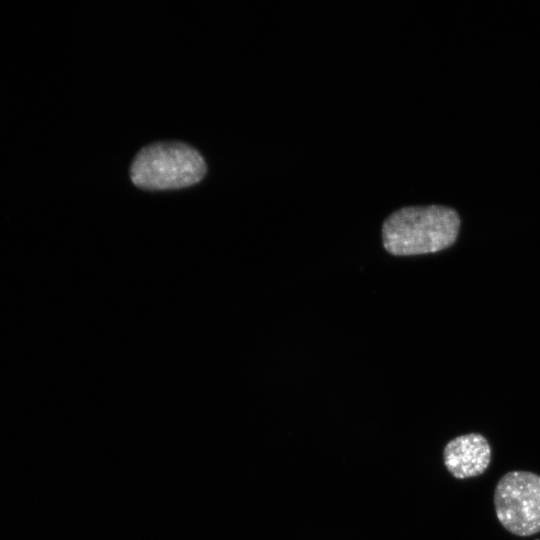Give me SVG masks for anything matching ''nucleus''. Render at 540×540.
<instances>
[{"instance_id":"nucleus-3","label":"nucleus","mask_w":540,"mask_h":540,"mask_svg":"<svg viewBox=\"0 0 540 540\" xmlns=\"http://www.w3.org/2000/svg\"><path fill=\"white\" fill-rule=\"evenodd\" d=\"M500 524L516 536L540 532V475L510 471L497 482L493 496Z\"/></svg>"},{"instance_id":"nucleus-1","label":"nucleus","mask_w":540,"mask_h":540,"mask_svg":"<svg viewBox=\"0 0 540 540\" xmlns=\"http://www.w3.org/2000/svg\"><path fill=\"white\" fill-rule=\"evenodd\" d=\"M459 229L460 218L452 208L439 205L405 207L384 221L383 245L396 256L435 253L454 244Z\"/></svg>"},{"instance_id":"nucleus-5","label":"nucleus","mask_w":540,"mask_h":540,"mask_svg":"<svg viewBox=\"0 0 540 540\" xmlns=\"http://www.w3.org/2000/svg\"><path fill=\"white\" fill-rule=\"evenodd\" d=\"M538 540V539H537Z\"/></svg>"},{"instance_id":"nucleus-4","label":"nucleus","mask_w":540,"mask_h":540,"mask_svg":"<svg viewBox=\"0 0 540 540\" xmlns=\"http://www.w3.org/2000/svg\"><path fill=\"white\" fill-rule=\"evenodd\" d=\"M492 451L485 436L469 433L450 440L443 450L448 472L457 479L482 475L490 465Z\"/></svg>"},{"instance_id":"nucleus-2","label":"nucleus","mask_w":540,"mask_h":540,"mask_svg":"<svg viewBox=\"0 0 540 540\" xmlns=\"http://www.w3.org/2000/svg\"><path fill=\"white\" fill-rule=\"evenodd\" d=\"M206 163L193 147L176 141L157 142L143 147L135 156L130 178L144 190H172L200 182Z\"/></svg>"}]
</instances>
